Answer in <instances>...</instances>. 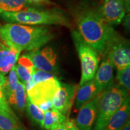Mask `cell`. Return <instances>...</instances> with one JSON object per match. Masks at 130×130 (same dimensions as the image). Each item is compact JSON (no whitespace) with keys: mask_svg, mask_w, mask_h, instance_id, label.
I'll use <instances>...</instances> for the list:
<instances>
[{"mask_svg":"<svg viewBox=\"0 0 130 130\" xmlns=\"http://www.w3.org/2000/svg\"><path fill=\"white\" fill-rule=\"evenodd\" d=\"M54 36L51 30L45 26L8 23L0 27V39L3 43L20 51L40 48Z\"/></svg>","mask_w":130,"mask_h":130,"instance_id":"1","label":"cell"},{"mask_svg":"<svg viewBox=\"0 0 130 130\" xmlns=\"http://www.w3.org/2000/svg\"><path fill=\"white\" fill-rule=\"evenodd\" d=\"M75 22L78 32L86 43L102 56L111 26L105 23L95 10L86 8L76 12Z\"/></svg>","mask_w":130,"mask_h":130,"instance_id":"2","label":"cell"},{"mask_svg":"<svg viewBox=\"0 0 130 130\" xmlns=\"http://www.w3.org/2000/svg\"><path fill=\"white\" fill-rule=\"evenodd\" d=\"M3 20L10 24L22 25H56L72 28L69 16L61 9H39L30 7L18 12H5L0 14Z\"/></svg>","mask_w":130,"mask_h":130,"instance_id":"3","label":"cell"},{"mask_svg":"<svg viewBox=\"0 0 130 130\" xmlns=\"http://www.w3.org/2000/svg\"><path fill=\"white\" fill-rule=\"evenodd\" d=\"M129 92L119 84H113L101 96L93 130H104L114 113L121 107Z\"/></svg>","mask_w":130,"mask_h":130,"instance_id":"4","label":"cell"},{"mask_svg":"<svg viewBox=\"0 0 130 130\" xmlns=\"http://www.w3.org/2000/svg\"><path fill=\"white\" fill-rule=\"evenodd\" d=\"M72 37L78 54L81 66V77L78 87L93 79L98 68L99 54L86 43L78 31H73Z\"/></svg>","mask_w":130,"mask_h":130,"instance_id":"5","label":"cell"},{"mask_svg":"<svg viewBox=\"0 0 130 130\" xmlns=\"http://www.w3.org/2000/svg\"><path fill=\"white\" fill-rule=\"evenodd\" d=\"M104 55L111 58L113 66L117 70H121L130 65L129 42L119 35L113 28L108 35Z\"/></svg>","mask_w":130,"mask_h":130,"instance_id":"6","label":"cell"},{"mask_svg":"<svg viewBox=\"0 0 130 130\" xmlns=\"http://www.w3.org/2000/svg\"><path fill=\"white\" fill-rule=\"evenodd\" d=\"M60 85V81L54 76L32 86L27 90V95L32 103L39 107L46 102H52Z\"/></svg>","mask_w":130,"mask_h":130,"instance_id":"7","label":"cell"},{"mask_svg":"<svg viewBox=\"0 0 130 130\" xmlns=\"http://www.w3.org/2000/svg\"><path fill=\"white\" fill-rule=\"evenodd\" d=\"M36 69L56 75L57 73V56L53 49L46 47L28 51L26 54Z\"/></svg>","mask_w":130,"mask_h":130,"instance_id":"8","label":"cell"},{"mask_svg":"<svg viewBox=\"0 0 130 130\" xmlns=\"http://www.w3.org/2000/svg\"><path fill=\"white\" fill-rule=\"evenodd\" d=\"M98 15L108 25H118L125 15L123 0H104L95 10Z\"/></svg>","mask_w":130,"mask_h":130,"instance_id":"9","label":"cell"},{"mask_svg":"<svg viewBox=\"0 0 130 130\" xmlns=\"http://www.w3.org/2000/svg\"><path fill=\"white\" fill-rule=\"evenodd\" d=\"M77 89L78 86L75 84L61 83L60 87L52 101L53 108L68 118L74 104Z\"/></svg>","mask_w":130,"mask_h":130,"instance_id":"10","label":"cell"},{"mask_svg":"<svg viewBox=\"0 0 130 130\" xmlns=\"http://www.w3.org/2000/svg\"><path fill=\"white\" fill-rule=\"evenodd\" d=\"M103 92H100L93 100L79 109L76 119V126L79 130H91L95 122L98 110L99 102Z\"/></svg>","mask_w":130,"mask_h":130,"instance_id":"11","label":"cell"},{"mask_svg":"<svg viewBox=\"0 0 130 130\" xmlns=\"http://www.w3.org/2000/svg\"><path fill=\"white\" fill-rule=\"evenodd\" d=\"M100 66L98 68L93 78L98 93L107 90L113 84V64L111 58L104 55Z\"/></svg>","mask_w":130,"mask_h":130,"instance_id":"12","label":"cell"},{"mask_svg":"<svg viewBox=\"0 0 130 130\" xmlns=\"http://www.w3.org/2000/svg\"><path fill=\"white\" fill-rule=\"evenodd\" d=\"M21 52L2 43L0 46V73L6 75L10 72L18 60Z\"/></svg>","mask_w":130,"mask_h":130,"instance_id":"13","label":"cell"},{"mask_svg":"<svg viewBox=\"0 0 130 130\" xmlns=\"http://www.w3.org/2000/svg\"><path fill=\"white\" fill-rule=\"evenodd\" d=\"M130 100L128 96L119 109L113 114L104 130H119L129 119Z\"/></svg>","mask_w":130,"mask_h":130,"instance_id":"14","label":"cell"},{"mask_svg":"<svg viewBox=\"0 0 130 130\" xmlns=\"http://www.w3.org/2000/svg\"><path fill=\"white\" fill-rule=\"evenodd\" d=\"M98 93L93 79L78 87L75 105L76 110L80 109L86 104L93 100Z\"/></svg>","mask_w":130,"mask_h":130,"instance_id":"15","label":"cell"},{"mask_svg":"<svg viewBox=\"0 0 130 130\" xmlns=\"http://www.w3.org/2000/svg\"><path fill=\"white\" fill-rule=\"evenodd\" d=\"M27 98L28 95L25 86L18 81L16 89L8 98L7 101L10 106L22 113L25 109Z\"/></svg>","mask_w":130,"mask_h":130,"instance_id":"16","label":"cell"},{"mask_svg":"<svg viewBox=\"0 0 130 130\" xmlns=\"http://www.w3.org/2000/svg\"><path fill=\"white\" fill-rule=\"evenodd\" d=\"M16 70L19 81L24 86L30 80L35 68L27 54H25L18 59Z\"/></svg>","mask_w":130,"mask_h":130,"instance_id":"17","label":"cell"},{"mask_svg":"<svg viewBox=\"0 0 130 130\" xmlns=\"http://www.w3.org/2000/svg\"><path fill=\"white\" fill-rule=\"evenodd\" d=\"M68 118L58 110L52 108L44 112L43 128L50 130L53 126L64 122Z\"/></svg>","mask_w":130,"mask_h":130,"instance_id":"18","label":"cell"},{"mask_svg":"<svg viewBox=\"0 0 130 130\" xmlns=\"http://www.w3.org/2000/svg\"><path fill=\"white\" fill-rule=\"evenodd\" d=\"M30 7H37L25 0H0V14L5 12H18Z\"/></svg>","mask_w":130,"mask_h":130,"instance_id":"19","label":"cell"},{"mask_svg":"<svg viewBox=\"0 0 130 130\" xmlns=\"http://www.w3.org/2000/svg\"><path fill=\"white\" fill-rule=\"evenodd\" d=\"M25 110L29 118L33 122L39 125L40 127L43 128L44 111L36 105L32 103L28 97L27 98V100Z\"/></svg>","mask_w":130,"mask_h":130,"instance_id":"20","label":"cell"},{"mask_svg":"<svg viewBox=\"0 0 130 130\" xmlns=\"http://www.w3.org/2000/svg\"><path fill=\"white\" fill-rule=\"evenodd\" d=\"M20 129L16 115H10L0 110V130Z\"/></svg>","mask_w":130,"mask_h":130,"instance_id":"21","label":"cell"},{"mask_svg":"<svg viewBox=\"0 0 130 130\" xmlns=\"http://www.w3.org/2000/svg\"><path fill=\"white\" fill-rule=\"evenodd\" d=\"M9 73L8 77H6V81L4 85V93L7 100L10 95L16 89L19 81L17 73H16V64L10 71Z\"/></svg>","mask_w":130,"mask_h":130,"instance_id":"22","label":"cell"},{"mask_svg":"<svg viewBox=\"0 0 130 130\" xmlns=\"http://www.w3.org/2000/svg\"><path fill=\"white\" fill-rule=\"evenodd\" d=\"M54 76V75L51 74V73L35 69L30 80L25 85L26 90H29L30 88H31L32 86H35V84L38 83L46 80V79L50 78L53 77Z\"/></svg>","mask_w":130,"mask_h":130,"instance_id":"23","label":"cell"},{"mask_svg":"<svg viewBox=\"0 0 130 130\" xmlns=\"http://www.w3.org/2000/svg\"><path fill=\"white\" fill-rule=\"evenodd\" d=\"M6 81V77L4 75L0 73V110L6 112L12 115H15L11 107L10 106L8 101L5 96L4 93V85Z\"/></svg>","mask_w":130,"mask_h":130,"instance_id":"24","label":"cell"},{"mask_svg":"<svg viewBox=\"0 0 130 130\" xmlns=\"http://www.w3.org/2000/svg\"><path fill=\"white\" fill-rule=\"evenodd\" d=\"M116 79L119 84L129 92L130 89V65L122 69L118 70Z\"/></svg>","mask_w":130,"mask_h":130,"instance_id":"25","label":"cell"},{"mask_svg":"<svg viewBox=\"0 0 130 130\" xmlns=\"http://www.w3.org/2000/svg\"><path fill=\"white\" fill-rule=\"evenodd\" d=\"M50 130H79L73 119L68 118L64 122L53 126Z\"/></svg>","mask_w":130,"mask_h":130,"instance_id":"26","label":"cell"},{"mask_svg":"<svg viewBox=\"0 0 130 130\" xmlns=\"http://www.w3.org/2000/svg\"><path fill=\"white\" fill-rule=\"evenodd\" d=\"M28 1V3L31 4L35 5V6H56V4L52 2L50 0H25Z\"/></svg>","mask_w":130,"mask_h":130,"instance_id":"27","label":"cell"},{"mask_svg":"<svg viewBox=\"0 0 130 130\" xmlns=\"http://www.w3.org/2000/svg\"><path fill=\"white\" fill-rule=\"evenodd\" d=\"M123 25L126 31L129 33L130 31V14L128 13L126 15H125L123 19Z\"/></svg>","mask_w":130,"mask_h":130,"instance_id":"28","label":"cell"},{"mask_svg":"<svg viewBox=\"0 0 130 130\" xmlns=\"http://www.w3.org/2000/svg\"><path fill=\"white\" fill-rule=\"evenodd\" d=\"M123 1L125 7V12L129 13L130 11V0H123Z\"/></svg>","mask_w":130,"mask_h":130,"instance_id":"29","label":"cell"},{"mask_svg":"<svg viewBox=\"0 0 130 130\" xmlns=\"http://www.w3.org/2000/svg\"><path fill=\"white\" fill-rule=\"evenodd\" d=\"M119 130H130V121L128 119L126 122L123 125V126H122V127L120 128Z\"/></svg>","mask_w":130,"mask_h":130,"instance_id":"30","label":"cell"},{"mask_svg":"<svg viewBox=\"0 0 130 130\" xmlns=\"http://www.w3.org/2000/svg\"><path fill=\"white\" fill-rule=\"evenodd\" d=\"M2 43H1V42H0V46H1V45L2 44Z\"/></svg>","mask_w":130,"mask_h":130,"instance_id":"31","label":"cell"}]
</instances>
